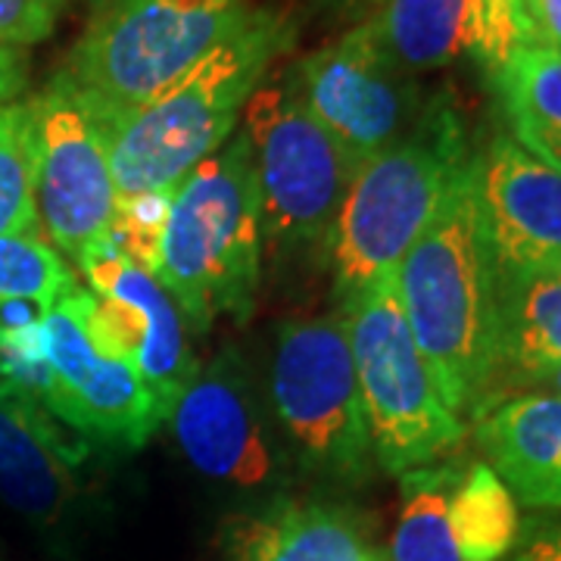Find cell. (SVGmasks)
<instances>
[{
  "instance_id": "obj_1",
  "label": "cell",
  "mask_w": 561,
  "mask_h": 561,
  "mask_svg": "<svg viewBox=\"0 0 561 561\" xmlns=\"http://www.w3.org/2000/svg\"><path fill=\"white\" fill-rule=\"evenodd\" d=\"M402 312L443 402L474 415L500 375V284L478 203V153L397 268Z\"/></svg>"
},
{
  "instance_id": "obj_2",
  "label": "cell",
  "mask_w": 561,
  "mask_h": 561,
  "mask_svg": "<svg viewBox=\"0 0 561 561\" xmlns=\"http://www.w3.org/2000/svg\"><path fill=\"white\" fill-rule=\"evenodd\" d=\"M294 41L297 25L287 13L250 10V16L191 72L110 125L116 197L128 201L175 187L194 165L213 157L234 135L247 101Z\"/></svg>"
},
{
  "instance_id": "obj_3",
  "label": "cell",
  "mask_w": 561,
  "mask_h": 561,
  "mask_svg": "<svg viewBox=\"0 0 561 561\" xmlns=\"http://www.w3.org/2000/svg\"><path fill=\"white\" fill-rule=\"evenodd\" d=\"M191 331L247 321L262 278V209L253 157L234 131L175 184L157 275Z\"/></svg>"
},
{
  "instance_id": "obj_4",
  "label": "cell",
  "mask_w": 561,
  "mask_h": 561,
  "mask_svg": "<svg viewBox=\"0 0 561 561\" xmlns=\"http://www.w3.org/2000/svg\"><path fill=\"white\" fill-rule=\"evenodd\" d=\"M474 153L459 106L434 98L402 138L359 162L328 234L341 302L397 275Z\"/></svg>"
},
{
  "instance_id": "obj_5",
  "label": "cell",
  "mask_w": 561,
  "mask_h": 561,
  "mask_svg": "<svg viewBox=\"0 0 561 561\" xmlns=\"http://www.w3.org/2000/svg\"><path fill=\"white\" fill-rule=\"evenodd\" d=\"M250 10L247 0H101L62 72L110 131L191 72Z\"/></svg>"
},
{
  "instance_id": "obj_6",
  "label": "cell",
  "mask_w": 561,
  "mask_h": 561,
  "mask_svg": "<svg viewBox=\"0 0 561 561\" xmlns=\"http://www.w3.org/2000/svg\"><path fill=\"white\" fill-rule=\"evenodd\" d=\"M341 316L375 465L393 478L437 465L461 443L465 421L443 402L409 331L397 275L343 302Z\"/></svg>"
},
{
  "instance_id": "obj_7",
  "label": "cell",
  "mask_w": 561,
  "mask_h": 561,
  "mask_svg": "<svg viewBox=\"0 0 561 561\" xmlns=\"http://www.w3.org/2000/svg\"><path fill=\"white\" fill-rule=\"evenodd\" d=\"M265 402L302 471L346 486L368 481L375 456L343 316L278 324Z\"/></svg>"
},
{
  "instance_id": "obj_8",
  "label": "cell",
  "mask_w": 561,
  "mask_h": 561,
  "mask_svg": "<svg viewBox=\"0 0 561 561\" xmlns=\"http://www.w3.org/2000/svg\"><path fill=\"white\" fill-rule=\"evenodd\" d=\"M241 131L260 187L262 238L272 247L328 243L359 165L309 116L284 76L253 91Z\"/></svg>"
},
{
  "instance_id": "obj_9",
  "label": "cell",
  "mask_w": 561,
  "mask_h": 561,
  "mask_svg": "<svg viewBox=\"0 0 561 561\" xmlns=\"http://www.w3.org/2000/svg\"><path fill=\"white\" fill-rule=\"evenodd\" d=\"M22 106L28 119L41 234L81 265L110 243L119 203L106 125L66 72H57Z\"/></svg>"
},
{
  "instance_id": "obj_10",
  "label": "cell",
  "mask_w": 561,
  "mask_h": 561,
  "mask_svg": "<svg viewBox=\"0 0 561 561\" xmlns=\"http://www.w3.org/2000/svg\"><path fill=\"white\" fill-rule=\"evenodd\" d=\"M88 290L79 287L84 331L103 356L128 365L150 390L169 421L175 402L194 381L201 362L187 341V321L153 275L122 260L106 243L79 265Z\"/></svg>"
},
{
  "instance_id": "obj_11",
  "label": "cell",
  "mask_w": 561,
  "mask_h": 561,
  "mask_svg": "<svg viewBox=\"0 0 561 561\" xmlns=\"http://www.w3.org/2000/svg\"><path fill=\"white\" fill-rule=\"evenodd\" d=\"M41 381L35 397L54 419L110 449H140L160 431V405L138 375L91 343L79 287L38 319Z\"/></svg>"
},
{
  "instance_id": "obj_12",
  "label": "cell",
  "mask_w": 561,
  "mask_h": 561,
  "mask_svg": "<svg viewBox=\"0 0 561 561\" xmlns=\"http://www.w3.org/2000/svg\"><path fill=\"white\" fill-rule=\"evenodd\" d=\"M284 81L356 165L402 138L427 103L419 81L383 57L365 25L300 57Z\"/></svg>"
},
{
  "instance_id": "obj_13",
  "label": "cell",
  "mask_w": 561,
  "mask_h": 561,
  "mask_svg": "<svg viewBox=\"0 0 561 561\" xmlns=\"http://www.w3.org/2000/svg\"><path fill=\"white\" fill-rule=\"evenodd\" d=\"M169 424L184 459L209 481L262 490L284 474V443L238 346H221L197 368Z\"/></svg>"
},
{
  "instance_id": "obj_14",
  "label": "cell",
  "mask_w": 561,
  "mask_h": 561,
  "mask_svg": "<svg viewBox=\"0 0 561 561\" xmlns=\"http://www.w3.org/2000/svg\"><path fill=\"white\" fill-rule=\"evenodd\" d=\"M81 456L57 419L10 383H0V502L57 556H69L81 522Z\"/></svg>"
},
{
  "instance_id": "obj_15",
  "label": "cell",
  "mask_w": 561,
  "mask_h": 561,
  "mask_svg": "<svg viewBox=\"0 0 561 561\" xmlns=\"http://www.w3.org/2000/svg\"><path fill=\"white\" fill-rule=\"evenodd\" d=\"M478 203L496 284L561 272V172L496 135L478 150Z\"/></svg>"
},
{
  "instance_id": "obj_16",
  "label": "cell",
  "mask_w": 561,
  "mask_h": 561,
  "mask_svg": "<svg viewBox=\"0 0 561 561\" xmlns=\"http://www.w3.org/2000/svg\"><path fill=\"white\" fill-rule=\"evenodd\" d=\"M474 437L486 465L527 508L561 512V400L549 393H490Z\"/></svg>"
},
{
  "instance_id": "obj_17",
  "label": "cell",
  "mask_w": 561,
  "mask_h": 561,
  "mask_svg": "<svg viewBox=\"0 0 561 561\" xmlns=\"http://www.w3.org/2000/svg\"><path fill=\"white\" fill-rule=\"evenodd\" d=\"M228 561H375L362 522L341 505L278 496L221 524Z\"/></svg>"
},
{
  "instance_id": "obj_18",
  "label": "cell",
  "mask_w": 561,
  "mask_h": 561,
  "mask_svg": "<svg viewBox=\"0 0 561 561\" xmlns=\"http://www.w3.org/2000/svg\"><path fill=\"white\" fill-rule=\"evenodd\" d=\"M362 25L387 60L419 79L471 50L474 0H378Z\"/></svg>"
},
{
  "instance_id": "obj_19",
  "label": "cell",
  "mask_w": 561,
  "mask_h": 561,
  "mask_svg": "<svg viewBox=\"0 0 561 561\" xmlns=\"http://www.w3.org/2000/svg\"><path fill=\"white\" fill-rule=\"evenodd\" d=\"M515 144L561 172V50L522 44L490 72Z\"/></svg>"
},
{
  "instance_id": "obj_20",
  "label": "cell",
  "mask_w": 561,
  "mask_h": 561,
  "mask_svg": "<svg viewBox=\"0 0 561 561\" xmlns=\"http://www.w3.org/2000/svg\"><path fill=\"white\" fill-rule=\"evenodd\" d=\"M561 362V272L500 284V375L508 383Z\"/></svg>"
},
{
  "instance_id": "obj_21",
  "label": "cell",
  "mask_w": 561,
  "mask_h": 561,
  "mask_svg": "<svg viewBox=\"0 0 561 561\" xmlns=\"http://www.w3.org/2000/svg\"><path fill=\"white\" fill-rule=\"evenodd\" d=\"M449 524L461 561H502L522 540L518 500L486 461L459 471L449 496Z\"/></svg>"
},
{
  "instance_id": "obj_22",
  "label": "cell",
  "mask_w": 561,
  "mask_h": 561,
  "mask_svg": "<svg viewBox=\"0 0 561 561\" xmlns=\"http://www.w3.org/2000/svg\"><path fill=\"white\" fill-rule=\"evenodd\" d=\"M459 471L456 465H427L402 474V505L390 537V561H461L449 524V496Z\"/></svg>"
},
{
  "instance_id": "obj_23",
  "label": "cell",
  "mask_w": 561,
  "mask_h": 561,
  "mask_svg": "<svg viewBox=\"0 0 561 561\" xmlns=\"http://www.w3.org/2000/svg\"><path fill=\"white\" fill-rule=\"evenodd\" d=\"M76 287L72 268L44 234L0 238V312L10 306L47 312Z\"/></svg>"
},
{
  "instance_id": "obj_24",
  "label": "cell",
  "mask_w": 561,
  "mask_h": 561,
  "mask_svg": "<svg viewBox=\"0 0 561 561\" xmlns=\"http://www.w3.org/2000/svg\"><path fill=\"white\" fill-rule=\"evenodd\" d=\"M41 234L28 119L22 103H0V238Z\"/></svg>"
},
{
  "instance_id": "obj_25",
  "label": "cell",
  "mask_w": 561,
  "mask_h": 561,
  "mask_svg": "<svg viewBox=\"0 0 561 561\" xmlns=\"http://www.w3.org/2000/svg\"><path fill=\"white\" fill-rule=\"evenodd\" d=\"M172 194L175 187H162L116 203V216L110 225V247L147 275H157L160 265L162 231L169 219Z\"/></svg>"
},
{
  "instance_id": "obj_26",
  "label": "cell",
  "mask_w": 561,
  "mask_h": 561,
  "mask_svg": "<svg viewBox=\"0 0 561 561\" xmlns=\"http://www.w3.org/2000/svg\"><path fill=\"white\" fill-rule=\"evenodd\" d=\"M524 0H474V44L471 54L493 72L515 47L527 44Z\"/></svg>"
},
{
  "instance_id": "obj_27",
  "label": "cell",
  "mask_w": 561,
  "mask_h": 561,
  "mask_svg": "<svg viewBox=\"0 0 561 561\" xmlns=\"http://www.w3.org/2000/svg\"><path fill=\"white\" fill-rule=\"evenodd\" d=\"M60 10L62 0H0V44L22 50L50 38Z\"/></svg>"
},
{
  "instance_id": "obj_28",
  "label": "cell",
  "mask_w": 561,
  "mask_h": 561,
  "mask_svg": "<svg viewBox=\"0 0 561 561\" xmlns=\"http://www.w3.org/2000/svg\"><path fill=\"white\" fill-rule=\"evenodd\" d=\"M530 44L561 50V0H524Z\"/></svg>"
},
{
  "instance_id": "obj_29",
  "label": "cell",
  "mask_w": 561,
  "mask_h": 561,
  "mask_svg": "<svg viewBox=\"0 0 561 561\" xmlns=\"http://www.w3.org/2000/svg\"><path fill=\"white\" fill-rule=\"evenodd\" d=\"M28 81V60L16 47L0 44V103H13L25 91Z\"/></svg>"
},
{
  "instance_id": "obj_30",
  "label": "cell",
  "mask_w": 561,
  "mask_h": 561,
  "mask_svg": "<svg viewBox=\"0 0 561 561\" xmlns=\"http://www.w3.org/2000/svg\"><path fill=\"white\" fill-rule=\"evenodd\" d=\"M512 561H561V522L542 524L534 530Z\"/></svg>"
},
{
  "instance_id": "obj_31",
  "label": "cell",
  "mask_w": 561,
  "mask_h": 561,
  "mask_svg": "<svg viewBox=\"0 0 561 561\" xmlns=\"http://www.w3.org/2000/svg\"><path fill=\"white\" fill-rule=\"evenodd\" d=\"M515 387H524L530 393H549V397H559L561 400V362L552 365V368H542V371H534L522 381H515Z\"/></svg>"
},
{
  "instance_id": "obj_32",
  "label": "cell",
  "mask_w": 561,
  "mask_h": 561,
  "mask_svg": "<svg viewBox=\"0 0 561 561\" xmlns=\"http://www.w3.org/2000/svg\"><path fill=\"white\" fill-rule=\"evenodd\" d=\"M324 7H334V10H356V7H375L378 0H321Z\"/></svg>"
},
{
  "instance_id": "obj_33",
  "label": "cell",
  "mask_w": 561,
  "mask_h": 561,
  "mask_svg": "<svg viewBox=\"0 0 561 561\" xmlns=\"http://www.w3.org/2000/svg\"><path fill=\"white\" fill-rule=\"evenodd\" d=\"M0 561H7V559H3V546H0Z\"/></svg>"
},
{
  "instance_id": "obj_34",
  "label": "cell",
  "mask_w": 561,
  "mask_h": 561,
  "mask_svg": "<svg viewBox=\"0 0 561 561\" xmlns=\"http://www.w3.org/2000/svg\"><path fill=\"white\" fill-rule=\"evenodd\" d=\"M0 383H7V381H3V371H0Z\"/></svg>"
},
{
  "instance_id": "obj_35",
  "label": "cell",
  "mask_w": 561,
  "mask_h": 561,
  "mask_svg": "<svg viewBox=\"0 0 561 561\" xmlns=\"http://www.w3.org/2000/svg\"><path fill=\"white\" fill-rule=\"evenodd\" d=\"M375 561H378V559H375Z\"/></svg>"
}]
</instances>
